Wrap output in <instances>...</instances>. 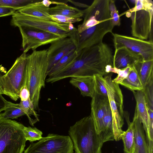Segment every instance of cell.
<instances>
[{
    "label": "cell",
    "instance_id": "7bdbcfd3",
    "mask_svg": "<svg viewBox=\"0 0 153 153\" xmlns=\"http://www.w3.org/2000/svg\"><path fill=\"white\" fill-rule=\"evenodd\" d=\"M0 94H3V92L0 86Z\"/></svg>",
    "mask_w": 153,
    "mask_h": 153
},
{
    "label": "cell",
    "instance_id": "d4e9b609",
    "mask_svg": "<svg viewBox=\"0 0 153 153\" xmlns=\"http://www.w3.org/2000/svg\"><path fill=\"white\" fill-rule=\"evenodd\" d=\"M2 114L4 118L9 119H17L26 115L19 103L15 104L8 101L4 112Z\"/></svg>",
    "mask_w": 153,
    "mask_h": 153
},
{
    "label": "cell",
    "instance_id": "8992f818",
    "mask_svg": "<svg viewBox=\"0 0 153 153\" xmlns=\"http://www.w3.org/2000/svg\"><path fill=\"white\" fill-rule=\"evenodd\" d=\"M24 125L3 117L0 113V153H22L26 141L23 131Z\"/></svg>",
    "mask_w": 153,
    "mask_h": 153
},
{
    "label": "cell",
    "instance_id": "e575fe53",
    "mask_svg": "<svg viewBox=\"0 0 153 153\" xmlns=\"http://www.w3.org/2000/svg\"><path fill=\"white\" fill-rule=\"evenodd\" d=\"M30 94L29 91L26 85L24 86L21 89L19 94V97L21 101H26L30 99Z\"/></svg>",
    "mask_w": 153,
    "mask_h": 153
},
{
    "label": "cell",
    "instance_id": "b9f144b4",
    "mask_svg": "<svg viewBox=\"0 0 153 153\" xmlns=\"http://www.w3.org/2000/svg\"><path fill=\"white\" fill-rule=\"evenodd\" d=\"M130 153H136L135 151V145L134 146L132 151Z\"/></svg>",
    "mask_w": 153,
    "mask_h": 153
},
{
    "label": "cell",
    "instance_id": "9a60e30c",
    "mask_svg": "<svg viewBox=\"0 0 153 153\" xmlns=\"http://www.w3.org/2000/svg\"><path fill=\"white\" fill-rule=\"evenodd\" d=\"M142 60L141 56L127 48L122 47L115 49L113 55V67L122 69L132 67L138 61Z\"/></svg>",
    "mask_w": 153,
    "mask_h": 153
},
{
    "label": "cell",
    "instance_id": "8fae6325",
    "mask_svg": "<svg viewBox=\"0 0 153 153\" xmlns=\"http://www.w3.org/2000/svg\"><path fill=\"white\" fill-rule=\"evenodd\" d=\"M115 49L125 47L140 56L142 61L153 60V42L137 38L112 33Z\"/></svg>",
    "mask_w": 153,
    "mask_h": 153
},
{
    "label": "cell",
    "instance_id": "30bf717a",
    "mask_svg": "<svg viewBox=\"0 0 153 153\" xmlns=\"http://www.w3.org/2000/svg\"><path fill=\"white\" fill-rule=\"evenodd\" d=\"M22 37V47L23 52L30 49L33 51L39 47L54 42L61 38L51 33L41 30L29 27H18Z\"/></svg>",
    "mask_w": 153,
    "mask_h": 153
},
{
    "label": "cell",
    "instance_id": "484cf974",
    "mask_svg": "<svg viewBox=\"0 0 153 153\" xmlns=\"http://www.w3.org/2000/svg\"><path fill=\"white\" fill-rule=\"evenodd\" d=\"M125 153H130L132 151L134 146V133L133 125L132 122L128 126V128L124 131L122 136Z\"/></svg>",
    "mask_w": 153,
    "mask_h": 153
},
{
    "label": "cell",
    "instance_id": "83f0119b",
    "mask_svg": "<svg viewBox=\"0 0 153 153\" xmlns=\"http://www.w3.org/2000/svg\"><path fill=\"white\" fill-rule=\"evenodd\" d=\"M149 109L153 111V75L143 87L142 90Z\"/></svg>",
    "mask_w": 153,
    "mask_h": 153
},
{
    "label": "cell",
    "instance_id": "44dd1931",
    "mask_svg": "<svg viewBox=\"0 0 153 153\" xmlns=\"http://www.w3.org/2000/svg\"><path fill=\"white\" fill-rule=\"evenodd\" d=\"M104 143L114 140L112 127V117L110 104L102 120V131L99 135Z\"/></svg>",
    "mask_w": 153,
    "mask_h": 153
},
{
    "label": "cell",
    "instance_id": "4fadbf2b",
    "mask_svg": "<svg viewBox=\"0 0 153 153\" xmlns=\"http://www.w3.org/2000/svg\"><path fill=\"white\" fill-rule=\"evenodd\" d=\"M76 49L75 45L69 37L61 38L53 42L47 50L48 66L47 73L50 69L65 55Z\"/></svg>",
    "mask_w": 153,
    "mask_h": 153
},
{
    "label": "cell",
    "instance_id": "d6986e66",
    "mask_svg": "<svg viewBox=\"0 0 153 153\" xmlns=\"http://www.w3.org/2000/svg\"><path fill=\"white\" fill-rule=\"evenodd\" d=\"M49 8L38 1L30 4L17 11L26 16L52 21L49 13Z\"/></svg>",
    "mask_w": 153,
    "mask_h": 153
},
{
    "label": "cell",
    "instance_id": "ac0fdd59",
    "mask_svg": "<svg viewBox=\"0 0 153 153\" xmlns=\"http://www.w3.org/2000/svg\"><path fill=\"white\" fill-rule=\"evenodd\" d=\"M69 82L79 89L83 97H89L91 98L93 97L95 92L94 76L72 77Z\"/></svg>",
    "mask_w": 153,
    "mask_h": 153
},
{
    "label": "cell",
    "instance_id": "603a6c76",
    "mask_svg": "<svg viewBox=\"0 0 153 153\" xmlns=\"http://www.w3.org/2000/svg\"><path fill=\"white\" fill-rule=\"evenodd\" d=\"M77 55L76 49L70 51L50 69L47 73V76L48 77L53 76L65 68L74 61Z\"/></svg>",
    "mask_w": 153,
    "mask_h": 153
},
{
    "label": "cell",
    "instance_id": "836d02e7",
    "mask_svg": "<svg viewBox=\"0 0 153 153\" xmlns=\"http://www.w3.org/2000/svg\"><path fill=\"white\" fill-rule=\"evenodd\" d=\"M53 21L59 23H73L79 22L82 20L81 18H72L61 15H51Z\"/></svg>",
    "mask_w": 153,
    "mask_h": 153
},
{
    "label": "cell",
    "instance_id": "6da1fadb",
    "mask_svg": "<svg viewBox=\"0 0 153 153\" xmlns=\"http://www.w3.org/2000/svg\"><path fill=\"white\" fill-rule=\"evenodd\" d=\"M77 57L70 65L46 80L52 83L73 77L105 76L113 67V55L111 48L103 42L77 52Z\"/></svg>",
    "mask_w": 153,
    "mask_h": 153
},
{
    "label": "cell",
    "instance_id": "7a4b0ae2",
    "mask_svg": "<svg viewBox=\"0 0 153 153\" xmlns=\"http://www.w3.org/2000/svg\"><path fill=\"white\" fill-rule=\"evenodd\" d=\"M109 0H95L84 10L83 22L77 27L73 40L77 50H81L102 42L105 36L114 27L109 8Z\"/></svg>",
    "mask_w": 153,
    "mask_h": 153
},
{
    "label": "cell",
    "instance_id": "4316f807",
    "mask_svg": "<svg viewBox=\"0 0 153 153\" xmlns=\"http://www.w3.org/2000/svg\"><path fill=\"white\" fill-rule=\"evenodd\" d=\"M19 104L27 117L30 123L31 126H33L34 124L36 122L31 118L30 116L33 115L37 121H39V120L38 117V115L35 111L33 105L30 98L26 101H21Z\"/></svg>",
    "mask_w": 153,
    "mask_h": 153
},
{
    "label": "cell",
    "instance_id": "7c38bea8",
    "mask_svg": "<svg viewBox=\"0 0 153 153\" xmlns=\"http://www.w3.org/2000/svg\"><path fill=\"white\" fill-rule=\"evenodd\" d=\"M112 75V73H110L105 76L104 78L112 115L114 139L116 141H118L121 140L122 135L124 132L122 129L124 123L123 116L120 114L111 88V81Z\"/></svg>",
    "mask_w": 153,
    "mask_h": 153
},
{
    "label": "cell",
    "instance_id": "ba28073f",
    "mask_svg": "<svg viewBox=\"0 0 153 153\" xmlns=\"http://www.w3.org/2000/svg\"><path fill=\"white\" fill-rule=\"evenodd\" d=\"M10 24L15 27L27 26L51 33L61 38L70 37L74 32L69 30V24L59 23L53 21L29 16L17 11L12 15Z\"/></svg>",
    "mask_w": 153,
    "mask_h": 153
},
{
    "label": "cell",
    "instance_id": "9c48e42d",
    "mask_svg": "<svg viewBox=\"0 0 153 153\" xmlns=\"http://www.w3.org/2000/svg\"><path fill=\"white\" fill-rule=\"evenodd\" d=\"M73 150L70 136L49 134L37 143H31L22 153H73Z\"/></svg>",
    "mask_w": 153,
    "mask_h": 153
},
{
    "label": "cell",
    "instance_id": "8d00e7d4",
    "mask_svg": "<svg viewBox=\"0 0 153 153\" xmlns=\"http://www.w3.org/2000/svg\"><path fill=\"white\" fill-rule=\"evenodd\" d=\"M8 101L0 94V113L5 109Z\"/></svg>",
    "mask_w": 153,
    "mask_h": 153
},
{
    "label": "cell",
    "instance_id": "52a82bcc",
    "mask_svg": "<svg viewBox=\"0 0 153 153\" xmlns=\"http://www.w3.org/2000/svg\"><path fill=\"white\" fill-rule=\"evenodd\" d=\"M27 56L26 53H23L2 77L3 94L15 101L19 98L20 91L25 84Z\"/></svg>",
    "mask_w": 153,
    "mask_h": 153
},
{
    "label": "cell",
    "instance_id": "5b68a950",
    "mask_svg": "<svg viewBox=\"0 0 153 153\" xmlns=\"http://www.w3.org/2000/svg\"><path fill=\"white\" fill-rule=\"evenodd\" d=\"M134 7L128 10L126 16L130 18L132 36L142 40L149 37L152 41L153 1L152 0H131Z\"/></svg>",
    "mask_w": 153,
    "mask_h": 153
},
{
    "label": "cell",
    "instance_id": "ffe728a7",
    "mask_svg": "<svg viewBox=\"0 0 153 153\" xmlns=\"http://www.w3.org/2000/svg\"><path fill=\"white\" fill-rule=\"evenodd\" d=\"M56 5L50 7L49 13L51 15H59L75 18H81L84 16V10L69 6L63 2Z\"/></svg>",
    "mask_w": 153,
    "mask_h": 153
},
{
    "label": "cell",
    "instance_id": "f546056e",
    "mask_svg": "<svg viewBox=\"0 0 153 153\" xmlns=\"http://www.w3.org/2000/svg\"><path fill=\"white\" fill-rule=\"evenodd\" d=\"M23 131L26 140L31 142L39 140L42 137V132L35 127H26L24 126Z\"/></svg>",
    "mask_w": 153,
    "mask_h": 153
},
{
    "label": "cell",
    "instance_id": "74e56055",
    "mask_svg": "<svg viewBox=\"0 0 153 153\" xmlns=\"http://www.w3.org/2000/svg\"><path fill=\"white\" fill-rule=\"evenodd\" d=\"M62 2H59L56 1H51L49 0H44L42 1H39V3L42 4L47 7H49L51 4H57L61 3Z\"/></svg>",
    "mask_w": 153,
    "mask_h": 153
},
{
    "label": "cell",
    "instance_id": "7402d4cb",
    "mask_svg": "<svg viewBox=\"0 0 153 153\" xmlns=\"http://www.w3.org/2000/svg\"><path fill=\"white\" fill-rule=\"evenodd\" d=\"M133 66L143 87L153 75V60L139 61Z\"/></svg>",
    "mask_w": 153,
    "mask_h": 153
},
{
    "label": "cell",
    "instance_id": "d6a6232c",
    "mask_svg": "<svg viewBox=\"0 0 153 153\" xmlns=\"http://www.w3.org/2000/svg\"><path fill=\"white\" fill-rule=\"evenodd\" d=\"M109 8L113 25L114 27L120 26V16L117 9L114 0H109Z\"/></svg>",
    "mask_w": 153,
    "mask_h": 153
},
{
    "label": "cell",
    "instance_id": "f35d334b",
    "mask_svg": "<svg viewBox=\"0 0 153 153\" xmlns=\"http://www.w3.org/2000/svg\"><path fill=\"white\" fill-rule=\"evenodd\" d=\"M67 1L71 3L76 7H79L81 8H86L89 7V5L84 3L76 2L74 1L71 0H67Z\"/></svg>",
    "mask_w": 153,
    "mask_h": 153
},
{
    "label": "cell",
    "instance_id": "277c9868",
    "mask_svg": "<svg viewBox=\"0 0 153 153\" xmlns=\"http://www.w3.org/2000/svg\"><path fill=\"white\" fill-rule=\"evenodd\" d=\"M75 153H102L103 143L97 133L90 115L77 121L68 131Z\"/></svg>",
    "mask_w": 153,
    "mask_h": 153
},
{
    "label": "cell",
    "instance_id": "2e32d148",
    "mask_svg": "<svg viewBox=\"0 0 153 153\" xmlns=\"http://www.w3.org/2000/svg\"><path fill=\"white\" fill-rule=\"evenodd\" d=\"M133 92L136 103L135 111L143 125L147 142L149 140V116L144 95L142 91H134Z\"/></svg>",
    "mask_w": 153,
    "mask_h": 153
},
{
    "label": "cell",
    "instance_id": "cb8c5ba5",
    "mask_svg": "<svg viewBox=\"0 0 153 153\" xmlns=\"http://www.w3.org/2000/svg\"><path fill=\"white\" fill-rule=\"evenodd\" d=\"M120 84L132 92L142 91L143 88L142 84L133 66L127 76Z\"/></svg>",
    "mask_w": 153,
    "mask_h": 153
},
{
    "label": "cell",
    "instance_id": "4dcf8cb0",
    "mask_svg": "<svg viewBox=\"0 0 153 153\" xmlns=\"http://www.w3.org/2000/svg\"><path fill=\"white\" fill-rule=\"evenodd\" d=\"M95 92L99 95L108 98L104 77L101 75L96 74L94 76Z\"/></svg>",
    "mask_w": 153,
    "mask_h": 153
},
{
    "label": "cell",
    "instance_id": "5bb4252c",
    "mask_svg": "<svg viewBox=\"0 0 153 153\" xmlns=\"http://www.w3.org/2000/svg\"><path fill=\"white\" fill-rule=\"evenodd\" d=\"M109 104L108 98L94 92L91 102L90 116L93 119L95 130L98 135L102 131V119Z\"/></svg>",
    "mask_w": 153,
    "mask_h": 153
},
{
    "label": "cell",
    "instance_id": "1f68e13d",
    "mask_svg": "<svg viewBox=\"0 0 153 153\" xmlns=\"http://www.w3.org/2000/svg\"><path fill=\"white\" fill-rule=\"evenodd\" d=\"M132 66L128 67L122 69L112 67L110 70V73L117 74V76L112 80V81L116 83L120 84L127 76Z\"/></svg>",
    "mask_w": 153,
    "mask_h": 153
},
{
    "label": "cell",
    "instance_id": "e0dca14e",
    "mask_svg": "<svg viewBox=\"0 0 153 153\" xmlns=\"http://www.w3.org/2000/svg\"><path fill=\"white\" fill-rule=\"evenodd\" d=\"M132 123L134 133V143L136 153H149L145 131L143 125L135 111Z\"/></svg>",
    "mask_w": 153,
    "mask_h": 153
},
{
    "label": "cell",
    "instance_id": "d590c367",
    "mask_svg": "<svg viewBox=\"0 0 153 153\" xmlns=\"http://www.w3.org/2000/svg\"><path fill=\"white\" fill-rule=\"evenodd\" d=\"M16 10L12 8L0 7V17L12 15Z\"/></svg>",
    "mask_w": 153,
    "mask_h": 153
},
{
    "label": "cell",
    "instance_id": "ab89813d",
    "mask_svg": "<svg viewBox=\"0 0 153 153\" xmlns=\"http://www.w3.org/2000/svg\"><path fill=\"white\" fill-rule=\"evenodd\" d=\"M68 29L71 32H74L77 30V29L74 26L73 23H69Z\"/></svg>",
    "mask_w": 153,
    "mask_h": 153
},
{
    "label": "cell",
    "instance_id": "60d3db41",
    "mask_svg": "<svg viewBox=\"0 0 153 153\" xmlns=\"http://www.w3.org/2000/svg\"><path fill=\"white\" fill-rule=\"evenodd\" d=\"M3 67L1 66V65H0V86L1 87V88L3 90V86L2 82V71L3 70Z\"/></svg>",
    "mask_w": 153,
    "mask_h": 153
},
{
    "label": "cell",
    "instance_id": "3957f363",
    "mask_svg": "<svg viewBox=\"0 0 153 153\" xmlns=\"http://www.w3.org/2000/svg\"><path fill=\"white\" fill-rule=\"evenodd\" d=\"M48 66L47 49L35 50L27 56L25 85L29 91L30 98L35 110L39 109L40 91L45 86Z\"/></svg>",
    "mask_w": 153,
    "mask_h": 153
},
{
    "label": "cell",
    "instance_id": "f1b7e54d",
    "mask_svg": "<svg viewBox=\"0 0 153 153\" xmlns=\"http://www.w3.org/2000/svg\"><path fill=\"white\" fill-rule=\"evenodd\" d=\"M36 2L38 1L32 0H0V7L12 8L18 10Z\"/></svg>",
    "mask_w": 153,
    "mask_h": 153
}]
</instances>
